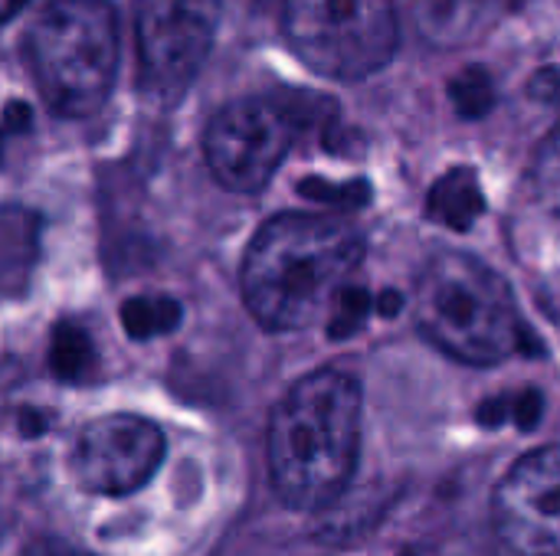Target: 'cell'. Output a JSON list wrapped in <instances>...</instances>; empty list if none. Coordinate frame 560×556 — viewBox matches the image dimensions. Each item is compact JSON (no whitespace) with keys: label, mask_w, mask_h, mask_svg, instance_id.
I'll return each instance as SVG.
<instances>
[{"label":"cell","mask_w":560,"mask_h":556,"mask_svg":"<svg viewBox=\"0 0 560 556\" xmlns=\"http://www.w3.org/2000/svg\"><path fill=\"white\" fill-rule=\"evenodd\" d=\"M0 154H3V144H0Z\"/></svg>","instance_id":"25"},{"label":"cell","mask_w":560,"mask_h":556,"mask_svg":"<svg viewBox=\"0 0 560 556\" xmlns=\"http://www.w3.org/2000/svg\"><path fill=\"white\" fill-rule=\"evenodd\" d=\"M282 33L308 69L338 82L381 72L400 46L394 0H285Z\"/></svg>","instance_id":"5"},{"label":"cell","mask_w":560,"mask_h":556,"mask_svg":"<svg viewBox=\"0 0 560 556\" xmlns=\"http://www.w3.org/2000/svg\"><path fill=\"white\" fill-rule=\"evenodd\" d=\"M361 449V387L322 367L295 380L269 416L266 456L276 495L295 511L331 508L351 485Z\"/></svg>","instance_id":"2"},{"label":"cell","mask_w":560,"mask_h":556,"mask_svg":"<svg viewBox=\"0 0 560 556\" xmlns=\"http://www.w3.org/2000/svg\"><path fill=\"white\" fill-rule=\"evenodd\" d=\"M486 213V197L476 170L456 167L443 174L430 190V216L450 229H469Z\"/></svg>","instance_id":"11"},{"label":"cell","mask_w":560,"mask_h":556,"mask_svg":"<svg viewBox=\"0 0 560 556\" xmlns=\"http://www.w3.org/2000/svg\"><path fill=\"white\" fill-rule=\"evenodd\" d=\"M413 315L430 344L486 367L525 347V321L505 279L469 252H436L413 292Z\"/></svg>","instance_id":"3"},{"label":"cell","mask_w":560,"mask_h":556,"mask_svg":"<svg viewBox=\"0 0 560 556\" xmlns=\"http://www.w3.org/2000/svg\"><path fill=\"white\" fill-rule=\"evenodd\" d=\"M23 56L56 115L89 118L115 88L121 62L118 13L108 0H52L33 16Z\"/></svg>","instance_id":"4"},{"label":"cell","mask_w":560,"mask_h":556,"mask_svg":"<svg viewBox=\"0 0 560 556\" xmlns=\"http://www.w3.org/2000/svg\"><path fill=\"white\" fill-rule=\"evenodd\" d=\"M368 311H371V295H368L364 288H351V285H348V288L335 298V305H331V311H328V334H331V338H351L354 331L364 328Z\"/></svg>","instance_id":"16"},{"label":"cell","mask_w":560,"mask_h":556,"mask_svg":"<svg viewBox=\"0 0 560 556\" xmlns=\"http://www.w3.org/2000/svg\"><path fill=\"white\" fill-rule=\"evenodd\" d=\"M3 128H7V131H23V128H30V108H26L23 102H10V105L3 108Z\"/></svg>","instance_id":"21"},{"label":"cell","mask_w":560,"mask_h":556,"mask_svg":"<svg viewBox=\"0 0 560 556\" xmlns=\"http://www.w3.org/2000/svg\"><path fill=\"white\" fill-rule=\"evenodd\" d=\"M33 556H82V554H75V551H62V547H56V544H52V547H46V551H36Z\"/></svg>","instance_id":"24"},{"label":"cell","mask_w":560,"mask_h":556,"mask_svg":"<svg viewBox=\"0 0 560 556\" xmlns=\"http://www.w3.org/2000/svg\"><path fill=\"white\" fill-rule=\"evenodd\" d=\"M400 556H492L486 547H479L476 541L466 537H446V541H430V544H417L400 551Z\"/></svg>","instance_id":"19"},{"label":"cell","mask_w":560,"mask_h":556,"mask_svg":"<svg viewBox=\"0 0 560 556\" xmlns=\"http://www.w3.org/2000/svg\"><path fill=\"white\" fill-rule=\"evenodd\" d=\"M161 459L164 433L151 419L112 413L92 419L79 433L72 449V475L89 495L125 498L151 482Z\"/></svg>","instance_id":"8"},{"label":"cell","mask_w":560,"mask_h":556,"mask_svg":"<svg viewBox=\"0 0 560 556\" xmlns=\"http://www.w3.org/2000/svg\"><path fill=\"white\" fill-rule=\"evenodd\" d=\"M450 98L463 118H469V121L486 118L495 105V82H492L489 69L486 66H466L459 75H453Z\"/></svg>","instance_id":"14"},{"label":"cell","mask_w":560,"mask_h":556,"mask_svg":"<svg viewBox=\"0 0 560 556\" xmlns=\"http://www.w3.org/2000/svg\"><path fill=\"white\" fill-rule=\"evenodd\" d=\"M184 311L174 298L158 295V298H128L121 305V328L135 341H151L161 334L177 331Z\"/></svg>","instance_id":"12"},{"label":"cell","mask_w":560,"mask_h":556,"mask_svg":"<svg viewBox=\"0 0 560 556\" xmlns=\"http://www.w3.org/2000/svg\"><path fill=\"white\" fill-rule=\"evenodd\" d=\"M509 416H515L525 429H532L535 419L541 416V393H522V397H512V400L499 397V400H492V403H486L479 410V419L489 423V426H499Z\"/></svg>","instance_id":"17"},{"label":"cell","mask_w":560,"mask_h":556,"mask_svg":"<svg viewBox=\"0 0 560 556\" xmlns=\"http://www.w3.org/2000/svg\"><path fill=\"white\" fill-rule=\"evenodd\" d=\"M26 3H30V0H0V23L10 20V16H16Z\"/></svg>","instance_id":"23"},{"label":"cell","mask_w":560,"mask_h":556,"mask_svg":"<svg viewBox=\"0 0 560 556\" xmlns=\"http://www.w3.org/2000/svg\"><path fill=\"white\" fill-rule=\"evenodd\" d=\"M305 197L318 200V203H335V206H361L371 190L368 184H325V180H302L299 187Z\"/></svg>","instance_id":"18"},{"label":"cell","mask_w":560,"mask_h":556,"mask_svg":"<svg viewBox=\"0 0 560 556\" xmlns=\"http://www.w3.org/2000/svg\"><path fill=\"white\" fill-rule=\"evenodd\" d=\"M95 364V347H92V338L72 324V321H62L56 331H52V344H49V367H52V377L59 380H82Z\"/></svg>","instance_id":"13"},{"label":"cell","mask_w":560,"mask_h":556,"mask_svg":"<svg viewBox=\"0 0 560 556\" xmlns=\"http://www.w3.org/2000/svg\"><path fill=\"white\" fill-rule=\"evenodd\" d=\"M532 95L541 98V102H555L560 98V69L558 66H545L532 75Z\"/></svg>","instance_id":"20"},{"label":"cell","mask_w":560,"mask_h":556,"mask_svg":"<svg viewBox=\"0 0 560 556\" xmlns=\"http://www.w3.org/2000/svg\"><path fill=\"white\" fill-rule=\"evenodd\" d=\"M364 259L361 233L331 213H279L246 246L240 288L266 331H302L325 318Z\"/></svg>","instance_id":"1"},{"label":"cell","mask_w":560,"mask_h":556,"mask_svg":"<svg viewBox=\"0 0 560 556\" xmlns=\"http://www.w3.org/2000/svg\"><path fill=\"white\" fill-rule=\"evenodd\" d=\"M492 524L515 556H560V446L535 449L505 472Z\"/></svg>","instance_id":"9"},{"label":"cell","mask_w":560,"mask_h":556,"mask_svg":"<svg viewBox=\"0 0 560 556\" xmlns=\"http://www.w3.org/2000/svg\"><path fill=\"white\" fill-rule=\"evenodd\" d=\"M223 0H138V82L158 105H174L200 75L220 26Z\"/></svg>","instance_id":"7"},{"label":"cell","mask_w":560,"mask_h":556,"mask_svg":"<svg viewBox=\"0 0 560 556\" xmlns=\"http://www.w3.org/2000/svg\"><path fill=\"white\" fill-rule=\"evenodd\" d=\"M377 308H381L384 315H397V311L404 308V298H400L397 292H387V295H384V298L377 301Z\"/></svg>","instance_id":"22"},{"label":"cell","mask_w":560,"mask_h":556,"mask_svg":"<svg viewBox=\"0 0 560 556\" xmlns=\"http://www.w3.org/2000/svg\"><path fill=\"white\" fill-rule=\"evenodd\" d=\"M302 121V105L285 98L249 95L223 105L203 134L210 174L233 193H259L285 161Z\"/></svg>","instance_id":"6"},{"label":"cell","mask_w":560,"mask_h":556,"mask_svg":"<svg viewBox=\"0 0 560 556\" xmlns=\"http://www.w3.org/2000/svg\"><path fill=\"white\" fill-rule=\"evenodd\" d=\"M532 184H535V193L545 206L560 210V125L541 141V147L535 154Z\"/></svg>","instance_id":"15"},{"label":"cell","mask_w":560,"mask_h":556,"mask_svg":"<svg viewBox=\"0 0 560 556\" xmlns=\"http://www.w3.org/2000/svg\"><path fill=\"white\" fill-rule=\"evenodd\" d=\"M502 13V0H413L417 33L440 49L482 39Z\"/></svg>","instance_id":"10"}]
</instances>
